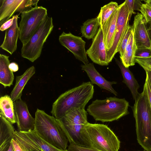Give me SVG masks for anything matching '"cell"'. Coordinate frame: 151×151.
<instances>
[{"label": "cell", "mask_w": 151, "mask_h": 151, "mask_svg": "<svg viewBox=\"0 0 151 151\" xmlns=\"http://www.w3.org/2000/svg\"><path fill=\"white\" fill-rule=\"evenodd\" d=\"M94 93V86L91 82H83L65 91L53 103L51 111L52 116L58 119L72 111L85 108Z\"/></svg>", "instance_id": "obj_1"}, {"label": "cell", "mask_w": 151, "mask_h": 151, "mask_svg": "<svg viewBox=\"0 0 151 151\" xmlns=\"http://www.w3.org/2000/svg\"><path fill=\"white\" fill-rule=\"evenodd\" d=\"M135 101L132 110L137 140L145 150L151 151V106L144 87Z\"/></svg>", "instance_id": "obj_2"}, {"label": "cell", "mask_w": 151, "mask_h": 151, "mask_svg": "<svg viewBox=\"0 0 151 151\" xmlns=\"http://www.w3.org/2000/svg\"><path fill=\"white\" fill-rule=\"evenodd\" d=\"M34 129L44 140L56 148L66 150L68 139L55 117L37 109Z\"/></svg>", "instance_id": "obj_3"}, {"label": "cell", "mask_w": 151, "mask_h": 151, "mask_svg": "<svg viewBox=\"0 0 151 151\" xmlns=\"http://www.w3.org/2000/svg\"><path fill=\"white\" fill-rule=\"evenodd\" d=\"M129 103L124 98L107 97L104 100L96 99L87 109V112L94 120L102 122L118 120L128 114Z\"/></svg>", "instance_id": "obj_4"}, {"label": "cell", "mask_w": 151, "mask_h": 151, "mask_svg": "<svg viewBox=\"0 0 151 151\" xmlns=\"http://www.w3.org/2000/svg\"><path fill=\"white\" fill-rule=\"evenodd\" d=\"M85 108L72 111L56 119L66 135L70 144L90 148L84 129L87 121Z\"/></svg>", "instance_id": "obj_5"}, {"label": "cell", "mask_w": 151, "mask_h": 151, "mask_svg": "<svg viewBox=\"0 0 151 151\" xmlns=\"http://www.w3.org/2000/svg\"><path fill=\"white\" fill-rule=\"evenodd\" d=\"M84 131L91 148L99 151H118L120 142L107 125L88 122Z\"/></svg>", "instance_id": "obj_6"}, {"label": "cell", "mask_w": 151, "mask_h": 151, "mask_svg": "<svg viewBox=\"0 0 151 151\" xmlns=\"http://www.w3.org/2000/svg\"><path fill=\"white\" fill-rule=\"evenodd\" d=\"M54 26L52 17L47 15L30 38L22 44V57L32 62L40 56L43 45L52 32Z\"/></svg>", "instance_id": "obj_7"}, {"label": "cell", "mask_w": 151, "mask_h": 151, "mask_svg": "<svg viewBox=\"0 0 151 151\" xmlns=\"http://www.w3.org/2000/svg\"><path fill=\"white\" fill-rule=\"evenodd\" d=\"M47 15V9L42 6H37L21 13L19 38L22 44L30 38Z\"/></svg>", "instance_id": "obj_8"}, {"label": "cell", "mask_w": 151, "mask_h": 151, "mask_svg": "<svg viewBox=\"0 0 151 151\" xmlns=\"http://www.w3.org/2000/svg\"><path fill=\"white\" fill-rule=\"evenodd\" d=\"M116 27L112 46L106 50L108 63L111 62L119 47L122 39L129 24V13L125 1L119 5Z\"/></svg>", "instance_id": "obj_9"}, {"label": "cell", "mask_w": 151, "mask_h": 151, "mask_svg": "<svg viewBox=\"0 0 151 151\" xmlns=\"http://www.w3.org/2000/svg\"><path fill=\"white\" fill-rule=\"evenodd\" d=\"M0 7V25L1 26L16 12L19 14L37 6L38 0H4Z\"/></svg>", "instance_id": "obj_10"}, {"label": "cell", "mask_w": 151, "mask_h": 151, "mask_svg": "<svg viewBox=\"0 0 151 151\" xmlns=\"http://www.w3.org/2000/svg\"><path fill=\"white\" fill-rule=\"evenodd\" d=\"M60 44L71 52L76 58L84 65L89 63L85 50L86 42L82 38L72 34L70 32H63L59 36Z\"/></svg>", "instance_id": "obj_11"}, {"label": "cell", "mask_w": 151, "mask_h": 151, "mask_svg": "<svg viewBox=\"0 0 151 151\" xmlns=\"http://www.w3.org/2000/svg\"><path fill=\"white\" fill-rule=\"evenodd\" d=\"M14 104L18 131L27 132L33 130L35 118L29 113L26 103L20 99L14 102Z\"/></svg>", "instance_id": "obj_12"}, {"label": "cell", "mask_w": 151, "mask_h": 151, "mask_svg": "<svg viewBox=\"0 0 151 151\" xmlns=\"http://www.w3.org/2000/svg\"><path fill=\"white\" fill-rule=\"evenodd\" d=\"M87 55L94 63L101 66L109 64L103 32L99 27L98 32L93 39L91 46L86 51Z\"/></svg>", "instance_id": "obj_13"}, {"label": "cell", "mask_w": 151, "mask_h": 151, "mask_svg": "<svg viewBox=\"0 0 151 151\" xmlns=\"http://www.w3.org/2000/svg\"><path fill=\"white\" fill-rule=\"evenodd\" d=\"M146 24L142 15L138 12L134 17L132 29L137 48L151 49V42L147 31Z\"/></svg>", "instance_id": "obj_14"}, {"label": "cell", "mask_w": 151, "mask_h": 151, "mask_svg": "<svg viewBox=\"0 0 151 151\" xmlns=\"http://www.w3.org/2000/svg\"><path fill=\"white\" fill-rule=\"evenodd\" d=\"M81 70L86 72L92 84H95L101 89L108 91L115 96L117 92L114 89L112 85L116 84L115 81H110L107 80L96 70L93 63L81 65Z\"/></svg>", "instance_id": "obj_15"}, {"label": "cell", "mask_w": 151, "mask_h": 151, "mask_svg": "<svg viewBox=\"0 0 151 151\" xmlns=\"http://www.w3.org/2000/svg\"><path fill=\"white\" fill-rule=\"evenodd\" d=\"M19 14L14 15L13 25L5 30L3 42L0 47L9 53L11 55L17 49V42L19 37V30L18 24Z\"/></svg>", "instance_id": "obj_16"}, {"label": "cell", "mask_w": 151, "mask_h": 151, "mask_svg": "<svg viewBox=\"0 0 151 151\" xmlns=\"http://www.w3.org/2000/svg\"><path fill=\"white\" fill-rule=\"evenodd\" d=\"M119 6L111 14L109 19L101 26L104 41L106 50L111 47L115 32L116 22Z\"/></svg>", "instance_id": "obj_17"}, {"label": "cell", "mask_w": 151, "mask_h": 151, "mask_svg": "<svg viewBox=\"0 0 151 151\" xmlns=\"http://www.w3.org/2000/svg\"><path fill=\"white\" fill-rule=\"evenodd\" d=\"M12 142L14 151H42L23 132L15 131Z\"/></svg>", "instance_id": "obj_18"}, {"label": "cell", "mask_w": 151, "mask_h": 151, "mask_svg": "<svg viewBox=\"0 0 151 151\" xmlns=\"http://www.w3.org/2000/svg\"><path fill=\"white\" fill-rule=\"evenodd\" d=\"M35 67L32 66L28 68L22 75L16 76L15 84L10 96L13 102L21 99L24 86L35 74Z\"/></svg>", "instance_id": "obj_19"}, {"label": "cell", "mask_w": 151, "mask_h": 151, "mask_svg": "<svg viewBox=\"0 0 151 151\" xmlns=\"http://www.w3.org/2000/svg\"><path fill=\"white\" fill-rule=\"evenodd\" d=\"M115 61L120 69L123 77L122 82L125 83L129 88L133 98L135 100L140 94L138 91L139 86L129 68L125 67L121 62L117 59L115 58Z\"/></svg>", "instance_id": "obj_20"}, {"label": "cell", "mask_w": 151, "mask_h": 151, "mask_svg": "<svg viewBox=\"0 0 151 151\" xmlns=\"http://www.w3.org/2000/svg\"><path fill=\"white\" fill-rule=\"evenodd\" d=\"M9 56L0 54V83L4 88L13 84L14 78L13 72L9 68Z\"/></svg>", "instance_id": "obj_21"}, {"label": "cell", "mask_w": 151, "mask_h": 151, "mask_svg": "<svg viewBox=\"0 0 151 151\" xmlns=\"http://www.w3.org/2000/svg\"><path fill=\"white\" fill-rule=\"evenodd\" d=\"M0 114L4 116L12 124L16 123L14 102L10 96H1L0 98Z\"/></svg>", "instance_id": "obj_22"}, {"label": "cell", "mask_w": 151, "mask_h": 151, "mask_svg": "<svg viewBox=\"0 0 151 151\" xmlns=\"http://www.w3.org/2000/svg\"><path fill=\"white\" fill-rule=\"evenodd\" d=\"M137 49L132 31L123 55L120 57L121 61L126 68H129V66L135 65V55Z\"/></svg>", "instance_id": "obj_23"}, {"label": "cell", "mask_w": 151, "mask_h": 151, "mask_svg": "<svg viewBox=\"0 0 151 151\" xmlns=\"http://www.w3.org/2000/svg\"><path fill=\"white\" fill-rule=\"evenodd\" d=\"M15 132L12 124L0 114V146L11 142Z\"/></svg>", "instance_id": "obj_24"}, {"label": "cell", "mask_w": 151, "mask_h": 151, "mask_svg": "<svg viewBox=\"0 0 151 151\" xmlns=\"http://www.w3.org/2000/svg\"><path fill=\"white\" fill-rule=\"evenodd\" d=\"M99 27L97 17L87 19L81 27L82 36L88 40L93 39L97 34Z\"/></svg>", "instance_id": "obj_25"}, {"label": "cell", "mask_w": 151, "mask_h": 151, "mask_svg": "<svg viewBox=\"0 0 151 151\" xmlns=\"http://www.w3.org/2000/svg\"><path fill=\"white\" fill-rule=\"evenodd\" d=\"M23 132L32 141L37 145L42 151H68L62 150L54 147L41 138L34 129Z\"/></svg>", "instance_id": "obj_26"}, {"label": "cell", "mask_w": 151, "mask_h": 151, "mask_svg": "<svg viewBox=\"0 0 151 151\" xmlns=\"http://www.w3.org/2000/svg\"><path fill=\"white\" fill-rule=\"evenodd\" d=\"M118 3L111 1L101 8L99 13L97 17L100 27L110 17L119 7Z\"/></svg>", "instance_id": "obj_27"}, {"label": "cell", "mask_w": 151, "mask_h": 151, "mask_svg": "<svg viewBox=\"0 0 151 151\" xmlns=\"http://www.w3.org/2000/svg\"><path fill=\"white\" fill-rule=\"evenodd\" d=\"M132 32V26L129 25L126 29L117 51V52H119L120 54V57H122L123 55Z\"/></svg>", "instance_id": "obj_28"}, {"label": "cell", "mask_w": 151, "mask_h": 151, "mask_svg": "<svg viewBox=\"0 0 151 151\" xmlns=\"http://www.w3.org/2000/svg\"><path fill=\"white\" fill-rule=\"evenodd\" d=\"M143 16L147 24L151 21V6L147 3L142 4L139 11Z\"/></svg>", "instance_id": "obj_29"}, {"label": "cell", "mask_w": 151, "mask_h": 151, "mask_svg": "<svg viewBox=\"0 0 151 151\" xmlns=\"http://www.w3.org/2000/svg\"><path fill=\"white\" fill-rule=\"evenodd\" d=\"M135 57L142 58H151V49L148 48H137Z\"/></svg>", "instance_id": "obj_30"}, {"label": "cell", "mask_w": 151, "mask_h": 151, "mask_svg": "<svg viewBox=\"0 0 151 151\" xmlns=\"http://www.w3.org/2000/svg\"><path fill=\"white\" fill-rule=\"evenodd\" d=\"M135 63H138L145 70L151 71V58H135Z\"/></svg>", "instance_id": "obj_31"}, {"label": "cell", "mask_w": 151, "mask_h": 151, "mask_svg": "<svg viewBox=\"0 0 151 151\" xmlns=\"http://www.w3.org/2000/svg\"><path fill=\"white\" fill-rule=\"evenodd\" d=\"M68 150V151H99L93 148L71 144H70L69 145Z\"/></svg>", "instance_id": "obj_32"}, {"label": "cell", "mask_w": 151, "mask_h": 151, "mask_svg": "<svg viewBox=\"0 0 151 151\" xmlns=\"http://www.w3.org/2000/svg\"><path fill=\"white\" fill-rule=\"evenodd\" d=\"M144 87L145 88L147 96L151 106V86L147 75Z\"/></svg>", "instance_id": "obj_33"}, {"label": "cell", "mask_w": 151, "mask_h": 151, "mask_svg": "<svg viewBox=\"0 0 151 151\" xmlns=\"http://www.w3.org/2000/svg\"><path fill=\"white\" fill-rule=\"evenodd\" d=\"M14 18V15L12 18L4 22L1 26L0 30L1 31H4L11 27L13 24Z\"/></svg>", "instance_id": "obj_34"}, {"label": "cell", "mask_w": 151, "mask_h": 151, "mask_svg": "<svg viewBox=\"0 0 151 151\" xmlns=\"http://www.w3.org/2000/svg\"><path fill=\"white\" fill-rule=\"evenodd\" d=\"M125 1L127 5L129 11V19L130 20L132 14L135 13L134 12V0H126Z\"/></svg>", "instance_id": "obj_35"}, {"label": "cell", "mask_w": 151, "mask_h": 151, "mask_svg": "<svg viewBox=\"0 0 151 151\" xmlns=\"http://www.w3.org/2000/svg\"><path fill=\"white\" fill-rule=\"evenodd\" d=\"M9 67L10 69L13 72H16L19 70V66L16 63L14 62L10 63Z\"/></svg>", "instance_id": "obj_36"}, {"label": "cell", "mask_w": 151, "mask_h": 151, "mask_svg": "<svg viewBox=\"0 0 151 151\" xmlns=\"http://www.w3.org/2000/svg\"><path fill=\"white\" fill-rule=\"evenodd\" d=\"M142 4L140 0H134V10L139 11Z\"/></svg>", "instance_id": "obj_37"}, {"label": "cell", "mask_w": 151, "mask_h": 151, "mask_svg": "<svg viewBox=\"0 0 151 151\" xmlns=\"http://www.w3.org/2000/svg\"><path fill=\"white\" fill-rule=\"evenodd\" d=\"M11 142L0 146V151H8Z\"/></svg>", "instance_id": "obj_38"}, {"label": "cell", "mask_w": 151, "mask_h": 151, "mask_svg": "<svg viewBox=\"0 0 151 151\" xmlns=\"http://www.w3.org/2000/svg\"><path fill=\"white\" fill-rule=\"evenodd\" d=\"M147 24H148L149 25V27L147 28V30L149 38L151 42V21L149 22Z\"/></svg>", "instance_id": "obj_39"}, {"label": "cell", "mask_w": 151, "mask_h": 151, "mask_svg": "<svg viewBox=\"0 0 151 151\" xmlns=\"http://www.w3.org/2000/svg\"><path fill=\"white\" fill-rule=\"evenodd\" d=\"M145 71L151 86V71L147 70H145Z\"/></svg>", "instance_id": "obj_40"}, {"label": "cell", "mask_w": 151, "mask_h": 151, "mask_svg": "<svg viewBox=\"0 0 151 151\" xmlns=\"http://www.w3.org/2000/svg\"><path fill=\"white\" fill-rule=\"evenodd\" d=\"M8 151H14L13 145L11 142L9 147Z\"/></svg>", "instance_id": "obj_41"}, {"label": "cell", "mask_w": 151, "mask_h": 151, "mask_svg": "<svg viewBox=\"0 0 151 151\" xmlns=\"http://www.w3.org/2000/svg\"><path fill=\"white\" fill-rule=\"evenodd\" d=\"M145 2L146 3H147L149 5L151 6V0H147L145 1Z\"/></svg>", "instance_id": "obj_42"}, {"label": "cell", "mask_w": 151, "mask_h": 151, "mask_svg": "<svg viewBox=\"0 0 151 151\" xmlns=\"http://www.w3.org/2000/svg\"></svg>", "instance_id": "obj_43"}]
</instances>
